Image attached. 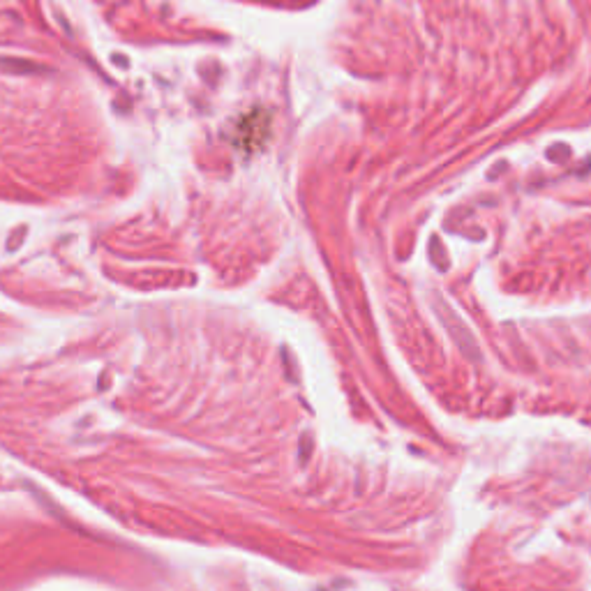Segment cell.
<instances>
[{
  "instance_id": "1",
  "label": "cell",
  "mask_w": 591,
  "mask_h": 591,
  "mask_svg": "<svg viewBox=\"0 0 591 591\" xmlns=\"http://www.w3.org/2000/svg\"><path fill=\"white\" fill-rule=\"evenodd\" d=\"M268 137H271V116L266 111L254 109L238 123L236 144L243 146L245 151H257L266 144Z\"/></svg>"
}]
</instances>
